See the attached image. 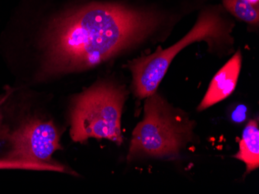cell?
I'll return each instance as SVG.
<instances>
[{
    "mask_svg": "<svg viewBox=\"0 0 259 194\" xmlns=\"http://www.w3.org/2000/svg\"><path fill=\"white\" fill-rule=\"evenodd\" d=\"M172 16L158 6L91 2L55 19L43 38V75L83 72L139 44Z\"/></svg>",
    "mask_w": 259,
    "mask_h": 194,
    "instance_id": "6da1fadb",
    "label": "cell"
},
{
    "mask_svg": "<svg viewBox=\"0 0 259 194\" xmlns=\"http://www.w3.org/2000/svg\"><path fill=\"white\" fill-rule=\"evenodd\" d=\"M221 6H209L199 13L195 25L177 43L166 49L158 47L155 52L130 62L133 75L135 95L148 98L156 92L173 59L185 47L195 42L206 41L209 47L230 42L234 24Z\"/></svg>",
    "mask_w": 259,
    "mask_h": 194,
    "instance_id": "7a4b0ae2",
    "label": "cell"
},
{
    "mask_svg": "<svg viewBox=\"0 0 259 194\" xmlns=\"http://www.w3.org/2000/svg\"><path fill=\"white\" fill-rule=\"evenodd\" d=\"M193 130V121L155 92L148 97L144 120L134 130L128 159L178 156L183 145L191 140Z\"/></svg>",
    "mask_w": 259,
    "mask_h": 194,
    "instance_id": "3957f363",
    "label": "cell"
},
{
    "mask_svg": "<svg viewBox=\"0 0 259 194\" xmlns=\"http://www.w3.org/2000/svg\"><path fill=\"white\" fill-rule=\"evenodd\" d=\"M126 92L111 82H101L73 100L70 121L73 141L107 139L121 144L122 110Z\"/></svg>",
    "mask_w": 259,
    "mask_h": 194,
    "instance_id": "277c9868",
    "label": "cell"
},
{
    "mask_svg": "<svg viewBox=\"0 0 259 194\" xmlns=\"http://www.w3.org/2000/svg\"><path fill=\"white\" fill-rule=\"evenodd\" d=\"M11 144L10 166L62 170L52 161V155L62 150L60 133L51 121L31 119L8 136Z\"/></svg>",
    "mask_w": 259,
    "mask_h": 194,
    "instance_id": "5b68a950",
    "label": "cell"
},
{
    "mask_svg": "<svg viewBox=\"0 0 259 194\" xmlns=\"http://www.w3.org/2000/svg\"><path fill=\"white\" fill-rule=\"evenodd\" d=\"M241 65L242 55L238 50L213 77L204 98L198 107V111H203L213 106L234 92L238 83Z\"/></svg>",
    "mask_w": 259,
    "mask_h": 194,
    "instance_id": "8992f818",
    "label": "cell"
},
{
    "mask_svg": "<svg viewBox=\"0 0 259 194\" xmlns=\"http://www.w3.org/2000/svg\"><path fill=\"white\" fill-rule=\"evenodd\" d=\"M234 157L245 163L247 173L259 167V128L256 120H251L244 128L239 151Z\"/></svg>",
    "mask_w": 259,
    "mask_h": 194,
    "instance_id": "52a82bcc",
    "label": "cell"
},
{
    "mask_svg": "<svg viewBox=\"0 0 259 194\" xmlns=\"http://www.w3.org/2000/svg\"><path fill=\"white\" fill-rule=\"evenodd\" d=\"M223 7L235 18L251 25H258L259 7L247 0H223Z\"/></svg>",
    "mask_w": 259,
    "mask_h": 194,
    "instance_id": "ba28073f",
    "label": "cell"
},
{
    "mask_svg": "<svg viewBox=\"0 0 259 194\" xmlns=\"http://www.w3.org/2000/svg\"><path fill=\"white\" fill-rule=\"evenodd\" d=\"M247 1L256 7H259V0H247Z\"/></svg>",
    "mask_w": 259,
    "mask_h": 194,
    "instance_id": "9c48e42d",
    "label": "cell"
}]
</instances>
